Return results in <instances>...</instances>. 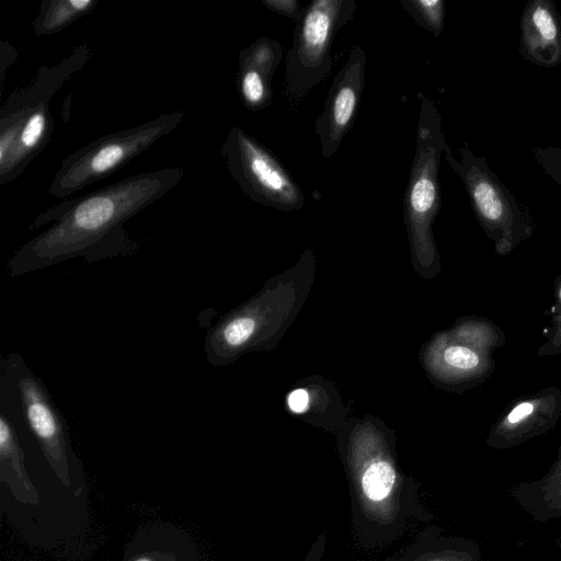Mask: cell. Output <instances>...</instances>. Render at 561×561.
<instances>
[{"instance_id":"8992f818","label":"cell","mask_w":561,"mask_h":561,"mask_svg":"<svg viewBox=\"0 0 561 561\" xmlns=\"http://www.w3.org/2000/svg\"><path fill=\"white\" fill-rule=\"evenodd\" d=\"M238 186L253 202L278 210H298L305 196L268 148L240 127H231L220 149Z\"/></svg>"},{"instance_id":"277c9868","label":"cell","mask_w":561,"mask_h":561,"mask_svg":"<svg viewBox=\"0 0 561 561\" xmlns=\"http://www.w3.org/2000/svg\"><path fill=\"white\" fill-rule=\"evenodd\" d=\"M355 11L353 0H316L304 8L285 60L283 88L290 100L302 99L327 78L334 35Z\"/></svg>"},{"instance_id":"7c38bea8","label":"cell","mask_w":561,"mask_h":561,"mask_svg":"<svg viewBox=\"0 0 561 561\" xmlns=\"http://www.w3.org/2000/svg\"><path fill=\"white\" fill-rule=\"evenodd\" d=\"M282 58V45L267 37L256 39L240 51L237 87L247 108L259 111L271 104L272 77Z\"/></svg>"},{"instance_id":"3957f363","label":"cell","mask_w":561,"mask_h":561,"mask_svg":"<svg viewBox=\"0 0 561 561\" xmlns=\"http://www.w3.org/2000/svg\"><path fill=\"white\" fill-rule=\"evenodd\" d=\"M185 115L183 111L163 113L79 148L61 162L50 182L49 195L66 198L112 175L174 130Z\"/></svg>"},{"instance_id":"7a4b0ae2","label":"cell","mask_w":561,"mask_h":561,"mask_svg":"<svg viewBox=\"0 0 561 561\" xmlns=\"http://www.w3.org/2000/svg\"><path fill=\"white\" fill-rule=\"evenodd\" d=\"M459 157L447 146L444 157L450 169L462 181L472 210L499 255H507L526 242L537 229L529 208L518 201L485 157L476 156L468 145L458 149Z\"/></svg>"},{"instance_id":"52a82bcc","label":"cell","mask_w":561,"mask_h":561,"mask_svg":"<svg viewBox=\"0 0 561 561\" xmlns=\"http://www.w3.org/2000/svg\"><path fill=\"white\" fill-rule=\"evenodd\" d=\"M2 365L13 373L21 409L28 428L57 477L65 485H69L65 424L44 382L30 370L19 355H10L2 360Z\"/></svg>"},{"instance_id":"8fae6325","label":"cell","mask_w":561,"mask_h":561,"mask_svg":"<svg viewBox=\"0 0 561 561\" xmlns=\"http://www.w3.org/2000/svg\"><path fill=\"white\" fill-rule=\"evenodd\" d=\"M518 51L531 64L553 68L561 64V15L550 0H530L520 18Z\"/></svg>"},{"instance_id":"ac0fdd59","label":"cell","mask_w":561,"mask_h":561,"mask_svg":"<svg viewBox=\"0 0 561 561\" xmlns=\"http://www.w3.org/2000/svg\"><path fill=\"white\" fill-rule=\"evenodd\" d=\"M551 321L548 337L537 350L538 357L561 355V273L553 282Z\"/></svg>"},{"instance_id":"e0dca14e","label":"cell","mask_w":561,"mask_h":561,"mask_svg":"<svg viewBox=\"0 0 561 561\" xmlns=\"http://www.w3.org/2000/svg\"><path fill=\"white\" fill-rule=\"evenodd\" d=\"M396 472L387 461H376L364 472L362 488L365 495L373 501L387 497L394 484Z\"/></svg>"},{"instance_id":"7402d4cb","label":"cell","mask_w":561,"mask_h":561,"mask_svg":"<svg viewBox=\"0 0 561 561\" xmlns=\"http://www.w3.org/2000/svg\"><path fill=\"white\" fill-rule=\"evenodd\" d=\"M287 402L291 411L302 413L308 409V392L305 389L294 390L289 393Z\"/></svg>"},{"instance_id":"2e32d148","label":"cell","mask_w":561,"mask_h":561,"mask_svg":"<svg viewBox=\"0 0 561 561\" xmlns=\"http://www.w3.org/2000/svg\"><path fill=\"white\" fill-rule=\"evenodd\" d=\"M407 13L424 30L438 37L444 30V0H401Z\"/></svg>"},{"instance_id":"603a6c76","label":"cell","mask_w":561,"mask_h":561,"mask_svg":"<svg viewBox=\"0 0 561 561\" xmlns=\"http://www.w3.org/2000/svg\"><path fill=\"white\" fill-rule=\"evenodd\" d=\"M135 561H152V560L149 558H146V557H141L139 559H136Z\"/></svg>"},{"instance_id":"6da1fadb","label":"cell","mask_w":561,"mask_h":561,"mask_svg":"<svg viewBox=\"0 0 561 561\" xmlns=\"http://www.w3.org/2000/svg\"><path fill=\"white\" fill-rule=\"evenodd\" d=\"M183 168H163L135 174L36 217L28 230L53 226L24 243L8 262L13 277L82 255L90 257L122 226L171 191Z\"/></svg>"},{"instance_id":"9a60e30c","label":"cell","mask_w":561,"mask_h":561,"mask_svg":"<svg viewBox=\"0 0 561 561\" xmlns=\"http://www.w3.org/2000/svg\"><path fill=\"white\" fill-rule=\"evenodd\" d=\"M456 340L476 347L484 353L493 354L506 342L505 333L492 320L472 317L463 321L455 333Z\"/></svg>"},{"instance_id":"4fadbf2b","label":"cell","mask_w":561,"mask_h":561,"mask_svg":"<svg viewBox=\"0 0 561 561\" xmlns=\"http://www.w3.org/2000/svg\"><path fill=\"white\" fill-rule=\"evenodd\" d=\"M0 467L1 480L5 482L15 497L26 503L37 502L34 489L24 467V455L9 419L0 415Z\"/></svg>"},{"instance_id":"5b68a950","label":"cell","mask_w":561,"mask_h":561,"mask_svg":"<svg viewBox=\"0 0 561 561\" xmlns=\"http://www.w3.org/2000/svg\"><path fill=\"white\" fill-rule=\"evenodd\" d=\"M447 146L440 114L433 100L423 96L403 207L410 232L425 248L432 244L431 227L442 206L438 170Z\"/></svg>"},{"instance_id":"ffe728a7","label":"cell","mask_w":561,"mask_h":561,"mask_svg":"<svg viewBox=\"0 0 561 561\" xmlns=\"http://www.w3.org/2000/svg\"><path fill=\"white\" fill-rule=\"evenodd\" d=\"M543 502L546 507L561 512V445L557 461L550 473L542 481Z\"/></svg>"},{"instance_id":"44dd1931","label":"cell","mask_w":561,"mask_h":561,"mask_svg":"<svg viewBox=\"0 0 561 561\" xmlns=\"http://www.w3.org/2000/svg\"><path fill=\"white\" fill-rule=\"evenodd\" d=\"M270 10L298 22L304 8L298 0H261Z\"/></svg>"},{"instance_id":"ba28073f","label":"cell","mask_w":561,"mask_h":561,"mask_svg":"<svg viewBox=\"0 0 561 561\" xmlns=\"http://www.w3.org/2000/svg\"><path fill=\"white\" fill-rule=\"evenodd\" d=\"M0 119V184L20 176L53 131L48 101L7 103Z\"/></svg>"},{"instance_id":"d6986e66","label":"cell","mask_w":561,"mask_h":561,"mask_svg":"<svg viewBox=\"0 0 561 561\" xmlns=\"http://www.w3.org/2000/svg\"><path fill=\"white\" fill-rule=\"evenodd\" d=\"M533 158L539 169L561 186V147H535Z\"/></svg>"},{"instance_id":"30bf717a","label":"cell","mask_w":561,"mask_h":561,"mask_svg":"<svg viewBox=\"0 0 561 561\" xmlns=\"http://www.w3.org/2000/svg\"><path fill=\"white\" fill-rule=\"evenodd\" d=\"M561 417V388L547 387L516 398L497 416L486 444L494 449L518 446L552 430Z\"/></svg>"},{"instance_id":"5bb4252c","label":"cell","mask_w":561,"mask_h":561,"mask_svg":"<svg viewBox=\"0 0 561 561\" xmlns=\"http://www.w3.org/2000/svg\"><path fill=\"white\" fill-rule=\"evenodd\" d=\"M95 0H43L33 23L37 36L55 34L90 13Z\"/></svg>"},{"instance_id":"9c48e42d","label":"cell","mask_w":561,"mask_h":561,"mask_svg":"<svg viewBox=\"0 0 561 561\" xmlns=\"http://www.w3.org/2000/svg\"><path fill=\"white\" fill-rule=\"evenodd\" d=\"M366 54L354 46L333 79L324 107L316 121L321 154L331 158L354 124L365 84Z\"/></svg>"}]
</instances>
